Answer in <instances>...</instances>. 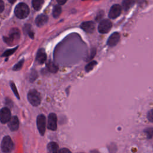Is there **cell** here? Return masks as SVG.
Masks as SVG:
<instances>
[{"label": "cell", "mask_w": 153, "mask_h": 153, "mask_svg": "<svg viewBox=\"0 0 153 153\" xmlns=\"http://www.w3.org/2000/svg\"><path fill=\"white\" fill-rule=\"evenodd\" d=\"M14 14L19 19H25L27 17L29 14V8L26 4L23 2L19 3L15 8Z\"/></svg>", "instance_id": "1"}, {"label": "cell", "mask_w": 153, "mask_h": 153, "mask_svg": "<svg viewBox=\"0 0 153 153\" xmlns=\"http://www.w3.org/2000/svg\"><path fill=\"white\" fill-rule=\"evenodd\" d=\"M20 31L17 28L12 29L9 33L8 36L4 37V41L8 45H13L16 44L20 38Z\"/></svg>", "instance_id": "2"}, {"label": "cell", "mask_w": 153, "mask_h": 153, "mask_svg": "<svg viewBox=\"0 0 153 153\" xmlns=\"http://www.w3.org/2000/svg\"><path fill=\"white\" fill-rule=\"evenodd\" d=\"M27 99L31 105L37 106L41 103L40 94L36 90H31L27 94Z\"/></svg>", "instance_id": "3"}, {"label": "cell", "mask_w": 153, "mask_h": 153, "mask_svg": "<svg viewBox=\"0 0 153 153\" xmlns=\"http://www.w3.org/2000/svg\"><path fill=\"white\" fill-rule=\"evenodd\" d=\"M14 148V144L9 136L4 137L1 142V149L4 152H10Z\"/></svg>", "instance_id": "4"}, {"label": "cell", "mask_w": 153, "mask_h": 153, "mask_svg": "<svg viewBox=\"0 0 153 153\" xmlns=\"http://www.w3.org/2000/svg\"><path fill=\"white\" fill-rule=\"evenodd\" d=\"M112 26V23L109 20H102L98 26V31L100 33H106L111 30Z\"/></svg>", "instance_id": "5"}, {"label": "cell", "mask_w": 153, "mask_h": 153, "mask_svg": "<svg viewBox=\"0 0 153 153\" xmlns=\"http://www.w3.org/2000/svg\"><path fill=\"white\" fill-rule=\"evenodd\" d=\"M45 117L44 115L41 114L39 115L36 118V124H37V128L38 129V131L41 135L43 136L45 133Z\"/></svg>", "instance_id": "6"}, {"label": "cell", "mask_w": 153, "mask_h": 153, "mask_svg": "<svg viewBox=\"0 0 153 153\" xmlns=\"http://www.w3.org/2000/svg\"><path fill=\"white\" fill-rule=\"evenodd\" d=\"M11 118L10 110L8 108H3L0 110V121L2 123H6Z\"/></svg>", "instance_id": "7"}, {"label": "cell", "mask_w": 153, "mask_h": 153, "mask_svg": "<svg viewBox=\"0 0 153 153\" xmlns=\"http://www.w3.org/2000/svg\"><path fill=\"white\" fill-rule=\"evenodd\" d=\"M47 127L51 130H56L57 128V116L54 113H51L48 117Z\"/></svg>", "instance_id": "8"}, {"label": "cell", "mask_w": 153, "mask_h": 153, "mask_svg": "<svg viewBox=\"0 0 153 153\" xmlns=\"http://www.w3.org/2000/svg\"><path fill=\"white\" fill-rule=\"evenodd\" d=\"M121 13V7L118 4L112 5L109 12V17L111 19H115L118 17Z\"/></svg>", "instance_id": "9"}, {"label": "cell", "mask_w": 153, "mask_h": 153, "mask_svg": "<svg viewBox=\"0 0 153 153\" xmlns=\"http://www.w3.org/2000/svg\"><path fill=\"white\" fill-rule=\"evenodd\" d=\"M81 28L87 33H92L95 29V24L92 21L84 22L81 23Z\"/></svg>", "instance_id": "10"}, {"label": "cell", "mask_w": 153, "mask_h": 153, "mask_svg": "<svg viewBox=\"0 0 153 153\" xmlns=\"http://www.w3.org/2000/svg\"><path fill=\"white\" fill-rule=\"evenodd\" d=\"M120 39V35L118 32H114L108 38L107 41V44L110 46L112 47L118 44Z\"/></svg>", "instance_id": "11"}, {"label": "cell", "mask_w": 153, "mask_h": 153, "mask_svg": "<svg viewBox=\"0 0 153 153\" xmlns=\"http://www.w3.org/2000/svg\"><path fill=\"white\" fill-rule=\"evenodd\" d=\"M8 126L11 131H16L19 127V119L16 116H14L10 118L8 122Z\"/></svg>", "instance_id": "12"}, {"label": "cell", "mask_w": 153, "mask_h": 153, "mask_svg": "<svg viewBox=\"0 0 153 153\" xmlns=\"http://www.w3.org/2000/svg\"><path fill=\"white\" fill-rule=\"evenodd\" d=\"M47 59V55L43 48L39 49L36 54V60L39 64H43Z\"/></svg>", "instance_id": "13"}, {"label": "cell", "mask_w": 153, "mask_h": 153, "mask_svg": "<svg viewBox=\"0 0 153 153\" xmlns=\"http://www.w3.org/2000/svg\"><path fill=\"white\" fill-rule=\"evenodd\" d=\"M48 21V17L46 15L40 14L35 19V24L37 26L41 27L44 25Z\"/></svg>", "instance_id": "14"}, {"label": "cell", "mask_w": 153, "mask_h": 153, "mask_svg": "<svg viewBox=\"0 0 153 153\" xmlns=\"http://www.w3.org/2000/svg\"><path fill=\"white\" fill-rule=\"evenodd\" d=\"M47 150L50 152H57L59 151V146L57 143L51 142L47 145Z\"/></svg>", "instance_id": "15"}, {"label": "cell", "mask_w": 153, "mask_h": 153, "mask_svg": "<svg viewBox=\"0 0 153 153\" xmlns=\"http://www.w3.org/2000/svg\"><path fill=\"white\" fill-rule=\"evenodd\" d=\"M47 69H48V71L51 72H53V73H56L57 70H58V67L57 65H56V64L53 62L51 60H49L47 63Z\"/></svg>", "instance_id": "16"}, {"label": "cell", "mask_w": 153, "mask_h": 153, "mask_svg": "<svg viewBox=\"0 0 153 153\" xmlns=\"http://www.w3.org/2000/svg\"><path fill=\"white\" fill-rule=\"evenodd\" d=\"M134 4V0H124L123 2V8L125 11L128 10Z\"/></svg>", "instance_id": "17"}, {"label": "cell", "mask_w": 153, "mask_h": 153, "mask_svg": "<svg viewBox=\"0 0 153 153\" xmlns=\"http://www.w3.org/2000/svg\"><path fill=\"white\" fill-rule=\"evenodd\" d=\"M44 0H32V7L35 10H39L42 7Z\"/></svg>", "instance_id": "18"}, {"label": "cell", "mask_w": 153, "mask_h": 153, "mask_svg": "<svg viewBox=\"0 0 153 153\" xmlns=\"http://www.w3.org/2000/svg\"><path fill=\"white\" fill-rule=\"evenodd\" d=\"M62 13V8L60 5L54 6L53 10V16L54 18H57Z\"/></svg>", "instance_id": "19"}, {"label": "cell", "mask_w": 153, "mask_h": 153, "mask_svg": "<svg viewBox=\"0 0 153 153\" xmlns=\"http://www.w3.org/2000/svg\"><path fill=\"white\" fill-rule=\"evenodd\" d=\"M24 61H25L24 59H23L21 60H20L17 64H16L13 66V70H14V71H19V70H20L22 68V66H23V65L24 63Z\"/></svg>", "instance_id": "20"}, {"label": "cell", "mask_w": 153, "mask_h": 153, "mask_svg": "<svg viewBox=\"0 0 153 153\" xmlns=\"http://www.w3.org/2000/svg\"><path fill=\"white\" fill-rule=\"evenodd\" d=\"M97 65L96 61H92V62H90V63H88L86 65L85 69V71H86L87 72H89V71H91V70L94 68V66L95 65Z\"/></svg>", "instance_id": "21"}, {"label": "cell", "mask_w": 153, "mask_h": 153, "mask_svg": "<svg viewBox=\"0 0 153 153\" xmlns=\"http://www.w3.org/2000/svg\"><path fill=\"white\" fill-rule=\"evenodd\" d=\"M10 85H11V89H12V90H13V91L14 95L16 96V97H17L18 99H20V96H19V93H18V91H17V88H16V87L15 84H14L13 82L11 81V82H10Z\"/></svg>", "instance_id": "22"}, {"label": "cell", "mask_w": 153, "mask_h": 153, "mask_svg": "<svg viewBox=\"0 0 153 153\" xmlns=\"http://www.w3.org/2000/svg\"><path fill=\"white\" fill-rule=\"evenodd\" d=\"M17 47H15V48H12V49H9V50H6V51L2 54V56L8 57V56L11 55L12 54H13V53L16 51V50H17Z\"/></svg>", "instance_id": "23"}, {"label": "cell", "mask_w": 153, "mask_h": 153, "mask_svg": "<svg viewBox=\"0 0 153 153\" xmlns=\"http://www.w3.org/2000/svg\"><path fill=\"white\" fill-rule=\"evenodd\" d=\"M25 30H26V32H27L29 36L31 38H34V33L33 32H32V31H30V25H26L25 27Z\"/></svg>", "instance_id": "24"}, {"label": "cell", "mask_w": 153, "mask_h": 153, "mask_svg": "<svg viewBox=\"0 0 153 153\" xmlns=\"http://www.w3.org/2000/svg\"><path fill=\"white\" fill-rule=\"evenodd\" d=\"M145 131L146 133V134H147V137L148 138L150 139L153 136V128H146Z\"/></svg>", "instance_id": "25"}, {"label": "cell", "mask_w": 153, "mask_h": 153, "mask_svg": "<svg viewBox=\"0 0 153 153\" xmlns=\"http://www.w3.org/2000/svg\"><path fill=\"white\" fill-rule=\"evenodd\" d=\"M147 118L150 122L153 123V109H151L148 112Z\"/></svg>", "instance_id": "26"}, {"label": "cell", "mask_w": 153, "mask_h": 153, "mask_svg": "<svg viewBox=\"0 0 153 153\" xmlns=\"http://www.w3.org/2000/svg\"><path fill=\"white\" fill-rule=\"evenodd\" d=\"M37 73L35 71H32V73H31V75H30V81L31 82H33L35 81V79L37 78Z\"/></svg>", "instance_id": "27"}, {"label": "cell", "mask_w": 153, "mask_h": 153, "mask_svg": "<svg viewBox=\"0 0 153 153\" xmlns=\"http://www.w3.org/2000/svg\"><path fill=\"white\" fill-rule=\"evenodd\" d=\"M96 48H93V49H92V50H91V55H90V57H89V58H88L87 60H89L91 59L94 56V55H95V54H96Z\"/></svg>", "instance_id": "28"}, {"label": "cell", "mask_w": 153, "mask_h": 153, "mask_svg": "<svg viewBox=\"0 0 153 153\" xmlns=\"http://www.w3.org/2000/svg\"><path fill=\"white\" fill-rule=\"evenodd\" d=\"M58 152H60V153H69V152H71V151L69 149H68L67 148H62V149L59 150Z\"/></svg>", "instance_id": "29"}, {"label": "cell", "mask_w": 153, "mask_h": 153, "mask_svg": "<svg viewBox=\"0 0 153 153\" xmlns=\"http://www.w3.org/2000/svg\"><path fill=\"white\" fill-rule=\"evenodd\" d=\"M4 9V3L2 0H0V13L3 11Z\"/></svg>", "instance_id": "30"}, {"label": "cell", "mask_w": 153, "mask_h": 153, "mask_svg": "<svg viewBox=\"0 0 153 153\" xmlns=\"http://www.w3.org/2000/svg\"><path fill=\"white\" fill-rule=\"evenodd\" d=\"M103 16V11H100V12H99V14H98V15L97 16L96 20H99Z\"/></svg>", "instance_id": "31"}, {"label": "cell", "mask_w": 153, "mask_h": 153, "mask_svg": "<svg viewBox=\"0 0 153 153\" xmlns=\"http://www.w3.org/2000/svg\"><path fill=\"white\" fill-rule=\"evenodd\" d=\"M56 1L59 5H63L68 0H56Z\"/></svg>", "instance_id": "32"}, {"label": "cell", "mask_w": 153, "mask_h": 153, "mask_svg": "<svg viewBox=\"0 0 153 153\" xmlns=\"http://www.w3.org/2000/svg\"><path fill=\"white\" fill-rule=\"evenodd\" d=\"M16 0H8V1L9 2H10L11 4H13L14 2H16Z\"/></svg>", "instance_id": "33"}]
</instances>
